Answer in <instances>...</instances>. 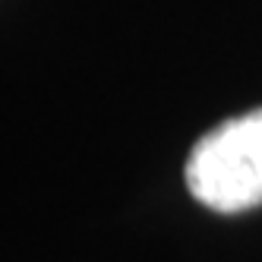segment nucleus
<instances>
[{"instance_id":"obj_1","label":"nucleus","mask_w":262,"mask_h":262,"mask_svg":"<svg viewBox=\"0 0 262 262\" xmlns=\"http://www.w3.org/2000/svg\"><path fill=\"white\" fill-rule=\"evenodd\" d=\"M183 177L190 196L215 212L262 205V107L209 129L190 148Z\"/></svg>"}]
</instances>
